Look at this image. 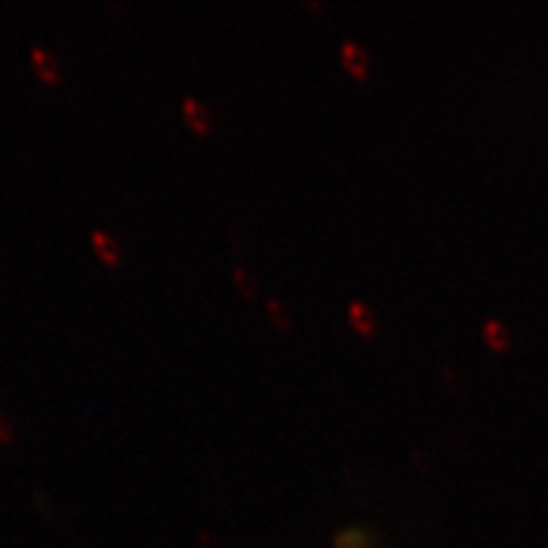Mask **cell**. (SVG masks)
I'll use <instances>...</instances> for the list:
<instances>
[{
  "label": "cell",
  "instance_id": "cell-1",
  "mask_svg": "<svg viewBox=\"0 0 548 548\" xmlns=\"http://www.w3.org/2000/svg\"><path fill=\"white\" fill-rule=\"evenodd\" d=\"M29 59H31V65L45 83H59L61 81V65H59V59L57 55H53L45 45L41 43H33L29 47Z\"/></svg>",
  "mask_w": 548,
  "mask_h": 548
},
{
  "label": "cell",
  "instance_id": "cell-2",
  "mask_svg": "<svg viewBox=\"0 0 548 548\" xmlns=\"http://www.w3.org/2000/svg\"><path fill=\"white\" fill-rule=\"evenodd\" d=\"M90 242L95 254L102 258V262H106L108 266H118L122 262V248L110 232L94 227L90 232Z\"/></svg>",
  "mask_w": 548,
  "mask_h": 548
},
{
  "label": "cell",
  "instance_id": "cell-3",
  "mask_svg": "<svg viewBox=\"0 0 548 548\" xmlns=\"http://www.w3.org/2000/svg\"><path fill=\"white\" fill-rule=\"evenodd\" d=\"M341 61L356 77H366L370 69V57L354 41L341 43Z\"/></svg>",
  "mask_w": 548,
  "mask_h": 548
},
{
  "label": "cell",
  "instance_id": "cell-4",
  "mask_svg": "<svg viewBox=\"0 0 548 548\" xmlns=\"http://www.w3.org/2000/svg\"><path fill=\"white\" fill-rule=\"evenodd\" d=\"M183 114H185V120L189 122V126L195 133H208L209 126H211V118H209L208 108L201 102H197L191 95L183 98Z\"/></svg>",
  "mask_w": 548,
  "mask_h": 548
},
{
  "label": "cell",
  "instance_id": "cell-5",
  "mask_svg": "<svg viewBox=\"0 0 548 548\" xmlns=\"http://www.w3.org/2000/svg\"><path fill=\"white\" fill-rule=\"evenodd\" d=\"M347 313H349V321H352V325L356 327V331H359V333H363V335H372V333L378 329L376 317H374V313L370 311V307H368L366 302L361 301L349 302Z\"/></svg>",
  "mask_w": 548,
  "mask_h": 548
},
{
  "label": "cell",
  "instance_id": "cell-6",
  "mask_svg": "<svg viewBox=\"0 0 548 548\" xmlns=\"http://www.w3.org/2000/svg\"><path fill=\"white\" fill-rule=\"evenodd\" d=\"M374 538L370 536L368 530L361 528H347L340 532L333 540L335 548H372Z\"/></svg>",
  "mask_w": 548,
  "mask_h": 548
},
{
  "label": "cell",
  "instance_id": "cell-7",
  "mask_svg": "<svg viewBox=\"0 0 548 548\" xmlns=\"http://www.w3.org/2000/svg\"><path fill=\"white\" fill-rule=\"evenodd\" d=\"M483 340L488 341V345L493 347L495 352H502L510 345V338L508 331L497 319H488L483 323Z\"/></svg>",
  "mask_w": 548,
  "mask_h": 548
},
{
  "label": "cell",
  "instance_id": "cell-8",
  "mask_svg": "<svg viewBox=\"0 0 548 548\" xmlns=\"http://www.w3.org/2000/svg\"><path fill=\"white\" fill-rule=\"evenodd\" d=\"M232 276H234V283L238 286V290L246 299H254L256 297V281H254V276L248 270H244L242 266H234Z\"/></svg>",
  "mask_w": 548,
  "mask_h": 548
},
{
  "label": "cell",
  "instance_id": "cell-9",
  "mask_svg": "<svg viewBox=\"0 0 548 548\" xmlns=\"http://www.w3.org/2000/svg\"><path fill=\"white\" fill-rule=\"evenodd\" d=\"M266 309H268V315L272 323L281 329H288L290 327V313L286 309V305L279 299H268L266 302Z\"/></svg>",
  "mask_w": 548,
  "mask_h": 548
},
{
  "label": "cell",
  "instance_id": "cell-10",
  "mask_svg": "<svg viewBox=\"0 0 548 548\" xmlns=\"http://www.w3.org/2000/svg\"><path fill=\"white\" fill-rule=\"evenodd\" d=\"M13 443H15V425L0 410V445H13Z\"/></svg>",
  "mask_w": 548,
  "mask_h": 548
}]
</instances>
